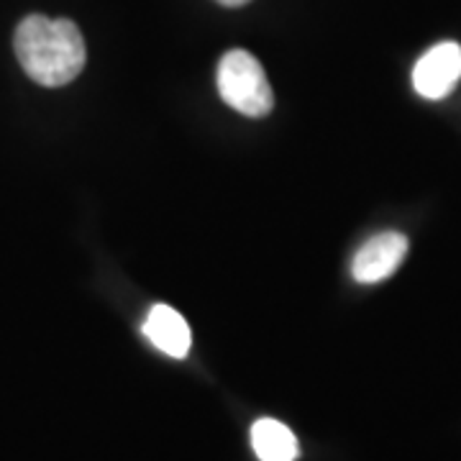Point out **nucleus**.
Returning <instances> with one entry per match:
<instances>
[{
  "mask_svg": "<svg viewBox=\"0 0 461 461\" xmlns=\"http://www.w3.org/2000/svg\"><path fill=\"white\" fill-rule=\"evenodd\" d=\"M144 336L162 354L175 357V359L187 357L190 344H193V333H190L187 321L169 305H154L149 311L147 321H144Z\"/></svg>",
  "mask_w": 461,
  "mask_h": 461,
  "instance_id": "39448f33",
  "label": "nucleus"
},
{
  "mask_svg": "<svg viewBox=\"0 0 461 461\" xmlns=\"http://www.w3.org/2000/svg\"><path fill=\"white\" fill-rule=\"evenodd\" d=\"M215 3H221L226 8H239V5H247L249 0H215Z\"/></svg>",
  "mask_w": 461,
  "mask_h": 461,
  "instance_id": "0eeeda50",
  "label": "nucleus"
},
{
  "mask_svg": "<svg viewBox=\"0 0 461 461\" xmlns=\"http://www.w3.org/2000/svg\"><path fill=\"white\" fill-rule=\"evenodd\" d=\"M218 93L226 105L249 118H262L275 105L264 67L254 54L244 50L226 51L218 62Z\"/></svg>",
  "mask_w": 461,
  "mask_h": 461,
  "instance_id": "f03ea898",
  "label": "nucleus"
},
{
  "mask_svg": "<svg viewBox=\"0 0 461 461\" xmlns=\"http://www.w3.org/2000/svg\"><path fill=\"white\" fill-rule=\"evenodd\" d=\"M14 47L23 72L44 87L72 83L87 59L83 33L67 18H23L14 36Z\"/></svg>",
  "mask_w": 461,
  "mask_h": 461,
  "instance_id": "f257e3e1",
  "label": "nucleus"
},
{
  "mask_svg": "<svg viewBox=\"0 0 461 461\" xmlns=\"http://www.w3.org/2000/svg\"><path fill=\"white\" fill-rule=\"evenodd\" d=\"M251 448L259 461H295L300 454L295 433L275 418H262L251 426Z\"/></svg>",
  "mask_w": 461,
  "mask_h": 461,
  "instance_id": "423d86ee",
  "label": "nucleus"
},
{
  "mask_svg": "<svg viewBox=\"0 0 461 461\" xmlns=\"http://www.w3.org/2000/svg\"><path fill=\"white\" fill-rule=\"evenodd\" d=\"M408 257V239L400 230H384L372 236L351 259V275L362 285L387 280Z\"/></svg>",
  "mask_w": 461,
  "mask_h": 461,
  "instance_id": "20e7f679",
  "label": "nucleus"
},
{
  "mask_svg": "<svg viewBox=\"0 0 461 461\" xmlns=\"http://www.w3.org/2000/svg\"><path fill=\"white\" fill-rule=\"evenodd\" d=\"M461 80V47L456 41H441L430 47L412 67V87L420 98H446Z\"/></svg>",
  "mask_w": 461,
  "mask_h": 461,
  "instance_id": "7ed1b4c3",
  "label": "nucleus"
}]
</instances>
